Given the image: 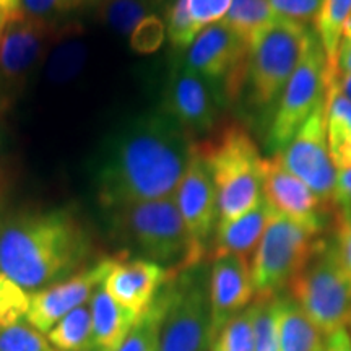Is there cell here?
Segmentation results:
<instances>
[{
  "label": "cell",
  "mask_w": 351,
  "mask_h": 351,
  "mask_svg": "<svg viewBox=\"0 0 351 351\" xmlns=\"http://www.w3.org/2000/svg\"><path fill=\"white\" fill-rule=\"evenodd\" d=\"M333 225H335V243L337 252L341 263H343L345 270L348 271L351 276V213H337L335 219H333Z\"/></svg>",
  "instance_id": "obj_37"
},
{
  "label": "cell",
  "mask_w": 351,
  "mask_h": 351,
  "mask_svg": "<svg viewBox=\"0 0 351 351\" xmlns=\"http://www.w3.org/2000/svg\"><path fill=\"white\" fill-rule=\"evenodd\" d=\"M327 142L337 171L351 166V103L337 88L327 70V88L324 98Z\"/></svg>",
  "instance_id": "obj_22"
},
{
  "label": "cell",
  "mask_w": 351,
  "mask_h": 351,
  "mask_svg": "<svg viewBox=\"0 0 351 351\" xmlns=\"http://www.w3.org/2000/svg\"><path fill=\"white\" fill-rule=\"evenodd\" d=\"M176 2L181 5L199 33L207 26L225 19L231 7V0H176Z\"/></svg>",
  "instance_id": "obj_32"
},
{
  "label": "cell",
  "mask_w": 351,
  "mask_h": 351,
  "mask_svg": "<svg viewBox=\"0 0 351 351\" xmlns=\"http://www.w3.org/2000/svg\"><path fill=\"white\" fill-rule=\"evenodd\" d=\"M19 13H20V12H19ZM15 15H16V13L0 12V44H2V39H3V34H5V29H7L8 21H10Z\"/></svg>",
  "instance_id": "obj_43"
},
{
  "label": "cell",
  "mask_w": 351,
  "mask_h": 351,
  "mask_svg": "<svg viewBox=\"0 0 351 351\" xmlns=\"http://www.w3.org/2000/svg\"><path fill=\"white\" fill-rule=\"evenodd\" d=\"M337 65H339V69L343 70V72L351 73V34L341 38Z\"/></svg>",
  "instance_id": "obj_41"
},
{
  "label": "cell",
  "mask_w": 351,
  "mask_h": 351,
  "mask_svg": "<svg viewBox=\"0 0 351 351\" xmlns=\"http://www.w3.org/2000/svg\"><path fill=\"white\" fill-rule=\"evenodd\" d=\"M194 143L212 169L218 223L231 221L256 207L263 195V158L247 129L238 122H226L217 127L210 138Z\"/></svg>",
  "instance_id": "obj_4"
},
{
  "label": "cell",
  "mask_w": 351,
  "mask_h": 351,
  "mask_svg": "<svg viewBox=\"0 0 351 351\" xmlns=\"http://www.w3.org/2000/svg\"><path fill=\"white\" fill-rule=\"evenodd\" d=\"M326 351H351V337L346 328H339L327 335Z\"/></svg>",
  "instance_id": "obj_39"
},
{
  "label": "cell",
  "mask_w": 351,
  "mask_h": 351,
  "mask_svg": "<svg viewBox=\"0 0 351 351\" xmlns=\"http://www.w3.org/2000/svg\"><path fill=\"white\" fill-rule=\"evenodd\" d=\"M47 341L59 351H90L96 348L93 341V319L88 304L64 315L47 332Z\"/></svg>",
  "instance_id": "obj_23"
},
{
  "label": "cell",
  "mask_w": 351,
  "mask_h": 351,
  "mask_svg": "<svg viewBox=\"0 0 351 351\" xmlns=\"http://www.w3.org/2000/svg\"><path fill=\"white\" fill-rule=\"evenodd\" d=\"M166 309L165 289L161 288L155 301L147 311H143L135 320L134 327L127 333L125 340L117 348V351H156L160 341V330L163 324Z\"/></svg>",
  "instance_id": "obj_26"
},
{
  "label": "cell",
  "mask_w": 351,
  "mask_h": 351,
  "mask_svg": "<svg viewBox=\"0 0 351 351\" xmlns=\"http://www.w3.org/2000/svg\"><path fill=\"white\" fill-rule=\"evenodd\" d=\"M351 15V0H324L314 20V32L326 52L330 67H339V49L346 20Z\"/></svg>",
  "instance_id": "obj_24"
},
{
  "label": "cell",
  "mask_w": 351,
  "mask_h": 351,
  "mask_svg": "<svg viewBox=\"0 0 351 351\" xmlns=\"http://www.w3.org/2000/svg\"><path fill=\"white\" fill-rule=\"evenodd\" d=\"M276 156L289 173L295 174L324 204L333 208L337 168L328 150L324 101Z\"/></svg>",
  "instance_id": "obj_11"
},
{
  "label": "cell",
  "mask_w": 351,
  "mask_h": 351,
  "mask_svg": "<svg viewBox=\"0 0 351 351\" xmlns=\"http://www.w3.org/2000/svg\"><path fill=\"white\" fill-rule=\"evenodd\" d=\"M212 351H218V350H215V348H213V350H212Z\"/></svg>",
  "instance_id": "obj_46"
},
{
  "label": "cell",
  "mask_w": 351,
  "mask_h": 351,
  "mask_svg": "<svg viewBox=\"0 0 351 351\" xmlns=\"http://www.w3.org/2000/svg\"><path fill=\"white\" fill-rule=\"evenodd\" d=\"M333 208L337 213H351V166L337 171Z\"/></svg>",
  "instance_id": "obj_38"
},
{
  "label": "cell",
  "mask_w": 351,
  "mask_h": 351,
  "mask_svg": "<svg viewBox=\"0 0 351 351\" xmlns=\"http://www.w3.org/2000/svg\"><path fill=\"white\" fill-rule=\"evenodd\" d=\"M328 78L335 83L337 88H339L345 98L351 103V73L343 72L339 67H330L328 65Z\"/></svg>",
  "instance_id": "obj_40"
},
{
  "label": "cell",
  "mask_w": 351,
  "mask_h": 351,
  "mask_svg": "<svg viewBox=\"0 0 351 351\" xmlns=\"http://www.w3.org/2000/svg\"><path fill=\"white\" fill-rule=\"evenodd\" d=\"M103 285L96 288L91 298L93 341L101 351H117L138 315L112 300Z\"/></svg>",
  "instance_id": "obj_21"
},
{
  "label": "cell",
  "mask_w": 351,
  "mask_h": 351,
  "mask_svg": "<svg viewBox=\"0 0 351 351\" xmlns=\"http://www.w3.org/2000/svg\"><path fill=\"white\" fill-rule=\"evenodd\" d=\"M91 252L90 232L72 210H21L0 218V274L26 291L77 275Z\"/></svg>",
  "instance_id": "obj_2"
},
{
  "label": "cell",
  "mask_w": 351,
  "mask_h": 351,
  "mask_svg": "<svg viewBox=\"0 0 351 351\" xmlns=\"http://www.w3.org/2000/svg\"><path fill=\"white\" fill-rule=\"evenodd\" d=\"M307 34L306 25L276 16L249 43L245 88L254 106L262 109L278 103L300 64Z\"/></svg>",
  "instance_id": "obj_7"
},
{
  "label": "cell",
  "mask_w": 351,
  "mask_h": 351,
  "mask_svg": "<svg viewBox=\"0 0 351 351\" xmlns=\"http://www.w3.org/2000/svg\"><path fill=\"white\" fill-rule=\"evenodd\" d=\"M174 274L178 271L166 270L145 258H116L104 280V289L121 306L140 315Z\"/></svg>",
  "instance_id": "obj_18"
},
{
  "label": "cell",
  "mask_w": 351,
  "mask_h": 351,
  "mask_svg": "<svg viewBox=\"0 0 351 351\" xmlns=\"http://www.w3.org/2000/svg\"><path fill=\"white\" fill-rule=\"evenodd\" d=\"M166 39V23L160 16L150 15L143 19L130 33V47L138 54H152L163 46Z\"/></svg>",
  "instance_id": "obj_33"
},
{
  "label": "cell",
  "mask_w": 351,
  "mask_h": 351,
  "mask_svg": "<svg viewBox=\"0 0 351 351\" xmlns=\"http://www.w3.org/2000/svg\"><path fill=\"white\" fill-rule=\"evenodd\" d=\"M212 350H213V348H212ZM212 350H210V351H212Z\"/></svg>",
  "instance_id": "obj_48"
},
{
  "label": "cell",
  "mask_w": 351,
  "mask_h": 351,
  "mask_svg": "<svg viewBox=\"0 0 351 351\" xmlns=\"http://www.w3.org/2000/svg\"><path fill=\"white\" fill-rule=\"evenodd\" d=\"M52 34L49 21L32 19L23 12L8 21L0 44V109L10 108L23 91Z\"/></svg>",
  "instance_id": "obj_12"
},
{
  "label": "cell",
  "mask_w": 351,
  "mask_h": 351,
  "mask_svg": "<svg viewBox=\"0 0 351 351\" xmlns=\"http://www.w3.org/2000/svg\"><path fill=\"white\" fill-rule=\"evenodd\" d=\"M252 315L254 346L256 351H280L276 296L254 300L249 306Z\"/></svg>",
  "instance_id": "obj_28"
},
{
  "label": "cell",
  "mask_w": 351,
  "mask_h": 351,
  "mask_svg": "<svg viewBox=\"0 0 351 351\" xmlns=\"http://www.w3.org/2000/svg\"><path fill=\"white\" fill-rule=\"evenodd\" d=\"M85 46L69 43L54 52L49 65V77L56 82H65L75 77L85 62Z\"/></svg>",
  "instance_id": "obj_34"
},
{
  "label": "cell",
  "mask_w": 351,
  "mask_h": 351,
  "mask_svg": "<svg viewBox=\"0 0 351 351\" xmlns=\"http://www.w3.org/2000/svg\"><path fill=\"white\" fill-rule=\"evenodd\" d=\"M32 295L20 285L0 274V327L12 326L26 317Z\"/></svg>",
  "instance_id": "obj_30"
},
{
  "label": "cell",
  "mask_w": 351,
  "mask_h": 351,
  "mask_svg": "<svg viewBox=\"0 0 351 351\" xmlns=\"http://www.w3.org/2000/svg\"><path fill=\"white\" fill-rule=\"evenodd\" d=\"M0 197H2V186H0Z\"/></svg>",
  "instance_id": "obj_45"
},
{
  "label": "cell",
  "mask_w": 351,
  "mask_h": 351,
  "mask_svg": "<svg viewBox=\"0 0 351 351\" xmlns=\"http://www.w3.org/2000/svg\"><path fill=\"white\" fill-rule=\"evenodd\" d=\"M322 232L275 213L252 256L254 300L282 295L291 280L309 262Z\"/></svg>",
  "instance_id": "obj_8"
},
{
  "label": "cell",
  "mask_w": 351,
  "mask_h": 351,
  "mask_svg": "<svg viewBox=\"0 0 351 351\" xmlns=\"http://www.w3.org/2000/svg\"><path fill=\"white\" fill-rule=\"evenodd\" d=\"M208 271L202 263L178 271L163 285L166 309L156 351H210L215 333Z\"/></svg>",
  "instance_id": "obj_5"
},
{
  "label": "cell",
  "mask_w": 351,
  "mask_h": 351,
  "mask_svg": "<svg viewBox=\"0 0 351 351\" xmlns=\"http://www.w3.org/2000/svg\"><path fill=\"white\" fill-rule=\"evenodd\" d=\"M249 44L223 21L197 34L182 62L221 91L226 101H236L245 88Z\"/></svg>",
  "instance_id": "obj_10"
},
{
  "label": "cell",
  "mask_w": 351,
  "mask_h": 351,
  "mask_svg": "<svg viewBox=\"0 0 351 351\" xmlns=\"http://www.w3.org/2000/svg\"><path fill=\"white\" fill-rule=\"evenodd\" d=\"M158 0H103L99 15L104 23L122 34H130L140 21L153 15Z\"/></svg>",
  "instance_id": "obj_27"
},
{
  "label": "cell",
  "mask_w": 351,
  "mask_h": 351,
  "mask_svg": "<svg viewBox=\"0 0 351 351\" xmlns=\"http://www.w3.org/2000/svg\"><path fill=\"white\" fill-rule=\"evenodd\" d=\"M86 0H20V10L32 19L51 21L80 8Z\"/></svg>",
  "instance_id": "obj_35"
},
{
  "label": "cell",
  "mask_w": 351,
  "mask_h": 351,
  "mask_svg": "<svg viewBox=\"0 0 351 351\" xmlns=\"http://www.w3.org/2000/svg\"><path fill=\"white\" fill-rule=\"evenodd\" d=\"M56 351V350H54ZM90 351H101V350H98V348H93V350H90Z\"/></svg>",
  "instance_id": "obj_44"
},
{
  "label": "cell",
  "mask_w": 351,
  "mask_h": 351,
  "mask_svg": "<svg viewBox=\"0 0 351 351\" xmlns=\"http://www.w3.org/2000/svg\"><path fill=\"white\" fill-rule=\"evenodd\" d=\"M262 192L276 213L295 219L311 230L324 232L328 215L335 217L333 208L285 168L278 156L263 158Z\"/></svg>",
  "instance_id": "obj_15"
},
{
  "label": "cell",
  "mask_w": 351,
  "mask_h": 351,
  "mask_svg": "<svg viewBox=\"0 0 351 351\" xmlns=\"http://www.w3.org/2000/svg\"><path fill=\"white\" fill-rule=\"evenodd\" d=\"M269 2L274 12L282 19L307 25L311 20H315L324 0H269Z\"/></svg>",
  "instance_id": "obj_36"
},
{
  "label": "cell",
  "mask_w": 351,
  "mask_h": 351,
  "mask_svg": "<svg viewBox=\"0 0 351 351\" xmlns=\"http://www.w3.org/2000/svg\"><path fill=\"white\" fill-rule=\"evenodd\" d=\"M192 140L161 111L143 112L104 140L93 166L98 199L109 210L174 195Z\"/></svg>",
  "instance_id": "obj_1"
},
{
  "label": "cell",
  "mask_w": 351,
  "mask_h": 351,
  "mask_svg": "<svg viewBox=\"0 0 351 351\" xmlns=\"http://www.w3.org/2000/svg\"><path fill=\"white\" fill-rule=\"evenodd\" d=\"M163 111L191 137H204L217 129L219 109L226 103L217 86L178 62L171 70L165 88Z\"/></svg>",
  "instance_id": "obj_13"
},
{
  "label": "cell",
  "mask_w": 351,
  "mask_h": 351,
  "mask_svg": "<svg viewBox=\"0 0 351 351\" xmlns=\"http://www.w3.org/2000/svg\"><path fill=\"white\" fill-rule=\"evenodd\" d=\"M288 289L289 296L326 335L350 324L351 276L340 261L333 239L322 238Z\"/></svg>",
  "instance_id": "obj_6"
},
{
  "label": "cell",
  "mask_w": 351,
  "mask_h": 351,
  "mask_svg": "<svg viewBox=\"0 0 351 351\" xmlns=\"http://www.w3.org/2000/svg\"><path fill=\"white\" fill-rule=\"evenodd\" d=\"M114 234L130 251L166 270L182 271L202 263L207 249L189 234L174 195L111 210Z\"/></svg>",
  "instance_id": "obj_3"
},
{
  "label": "cell",
  "mask_w": 351,
  "mask_h": 351,
  "mask_svg": "<svg viewBox=\"0 0 351 351\" xmlns=\"http://www.w3.org/2000/svg\"><path fill=\"white\" fill-rule=\"evenodd\" d=\"M0 12H7V13L21 12L20 0H0Z\"/></svg>",
  "instance_id": "obj_42"
},
{
  "label": "cell",
  "mask_w": 351,
  "mask_h": 351,
  "mask_svg": "<svg viewBox=\"0 0 351 351\" xmlns=\"http://www.w3.org/2000/svg\"><path fill=\"white\" fill-rule=\"evenodd\" d=\"M350 327H351V320H350Z\"/></svg>",
  "instance_id": "obj_47"
},
{
  "label": "cell",
  "mask_w": 351,
  "mask_h": 351,
  "mask_svg": "<svg viewBox=\"0 0 351 351\" xmlns=\"http://www.w3.org/2000/svg\"><path fill=\"white\" fill-rule=\"evenodd\" d=\"M116 258H104L64 282L34 293L26 320L39 332H49L70 311L86 304L88 298L106 280Z\"/></svg>",
  "instance_id": "obj_16"
},
{
  "label": "cell",
  "mask_w": 351,
  "mask_h": 351,
  "mask_svg": "<svg viewBox=\"0 0 351 351\" xmlns=\"http://www.w3.org/2000/svg\"><path fill=\"white\" fill-rule=\"evenodd\" d=\"M280 351H326L327 335L291 296H276Z\"/></svg>",
  "instance_id": "obj_20"
},
{
  "label": "cell",
  "mask_w": 351,
  "mask_h": 351,
  "mask_svg": "<svg viewBox=\"0 0 351 351\" xmlns=\"http://www.w3.org/2000/svg\"><path fill=\"white\" fill-rule=\"evenodd\" d=\"M213 348L218 351H256L252 315L249 307L231 317L221 327L213 341Z\"/></svg>",
  "instance_id": "obj_29"
},
{
  "label": "cell",
  "mask_w": 351,
  "mask_h": 351,
  "mask_svg": "<svg viewBox=\"0 0 351 351\" xmlns=\"http://www.w3.org/2000/svg\"><path fill=\"white\" fill-rule=\"evenodd\" d=\"M174 200L191 238L207 249V241L218 223L217 187L208 161L195 143H192L191 160L176 189Z\"/></svg>",
  "instance_id": "obj_14"
},
{
  "label": "cell",
  "mask_w": 351,
  "mask_h": 351,
  "mask_svg": "<svg viewBox=\"0 0 351 351\" xmlns=\"http://www.w3.org/2000/svg\"><path fill=\"white\" fill-rule=\"evenodd\" d=\"M275 213L270 202L262 195L256 207L247 210L241 217L226 223H218L215 228L213 257L234 254L249 261Z\"/></svg>",
  "instance_id": "obj_19"
},
{
  "label": "cell",
  "mask_w": 351,
  "mask_h": 351,
  "mask_svg": "<svg viewBox=\"0 0 351 351\" xmlns=\"http://www.w3.org/2000/svg\"><path fill=\"white\" fill-rule=\"evenodd\" d=\"M276 16L269 0H231L230 10L221 21L249 44Z\"/></svg>",
  "instance_id": "obj_25"
},
{
  "label": "cell",
  "mask_w": 351,
  "mask_h": 351,
  "mask_svg": "<svg viewBox=\"0 0 351 351\" xmlns=\"http://www.w3.org/2000/svg\"><path fill=\"white\" fill-rule=\"evenodd\" d=\"M328 62L317 34L309 29L300 64L289 77L271 121L267 145L280 153L326 98Z\"/></svg>",
  "instance_id": "obj_9"
},
{
  "label": "cell",
  "mask_w": 351,
  "mask_h": 351,
  "mask_svg": "<svg viewBox=\"0 0 351 351\" xmlns=\"http://www.w3.org/2000/svg\"><path fill=\"white\" fill-rule=\"evenodd\" d=\"M208 295L213 333L217 339L228 320L243 313L254 300L251 265L247 258L234 254L213 257L208 278Z\"/></svg>",
  "instance_id": "obj_17"
},
{
  "label": "cell",
  "mask_w": 351,
  "mask_h": 351,
  "mask_svg": "<svg viewBox=\"0 0 351 351\" xmlns=\"http://www.w3.org/2000/svg\"><path fill=\"white\" fill-rule=\"evenodd\" d=\"M0 351H54L32 326L16 322L0 327Z\"/></svg>",
  "instance_id": "obj_31"
}]
</instances>
